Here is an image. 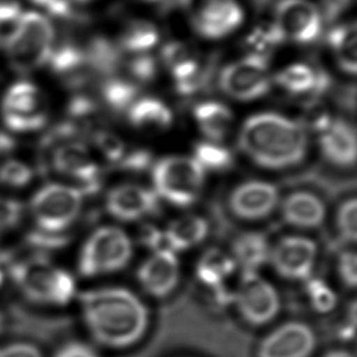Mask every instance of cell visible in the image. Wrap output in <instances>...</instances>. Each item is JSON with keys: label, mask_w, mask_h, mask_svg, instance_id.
I'll return each mask as SVG.
<instances>
[{"label": "cell", "mask_w": 357, "mask_h": 357, "mask_svg": "<svg viewBox=\"0 0 357 357\" xmlns=\"http://www.w3.org/2000/svg\"><path fill=\"white\" fill-rule=\"evenodd\" d=\"M138 241H139V244L148 248L150 250H154L155 252L174 251L169 246L165 232L160 231L159 228L155 227L153 225H144L139 228Z\"/></svg>", "instance_id": "obj_41"}, {"label": "cell", "mask_w": 357, "mask_h": 357, "mask_svg": "<svg viewBox=\"0 0 357 357\" xmlns=\"http://www.w3.org/2000/svg\"><path fill=\"white\" fill-rule=\"evenodd\" d=\"M319 146L329 164L353 169L356 162V132L348 121L334 120L328 130L321 133Z\"/></svg>", "instance_id": "obj_19"}, {"label": "cell", "mask_w": 357, "mask_h": 357, "mask_svg": "<svg viewBox=\"0 0 357 357\" xmlns=\"http://www.w3.org/2000/svg\"><path fill=\"white\" fill-rule=\"evenodd\" d=\"M22 215V204L15 199L0 197V238L19 225Z\"/></svg>", "instance_id": "obj_38"}, {"label": "cell", "mask_w": 357, "mask_h": 357, "mask_svg": "<svg viewBox=\"0 0 357 357\" xmlns=\"http://www.w3.org/2000/svg\"><path fill=\"white\" fill-rule=\"evenodd\" d=\"M143 1H146V3H160L162 0H143Z\"/></svg>", "instance_id": "obj_53"}, {"label": "cell", "mask_w": 357, "mask_h": 357, "mask_svg": "<svg viewBox=\"0 0 357 357\" xmlns=\"http://www.w3.org/2000/svg\"><path fill=\"white\" fill-rule=\"evenodd\" d=\"M340 102L344 107H347L350 112H355L356 107V89L355 86L351 87L344 88L342 93H340Z\"/></svg>", "instance_id": "obj_49"}, {"label": "cell", "mask_w": 357, "mask_h": 357, "mask_svg": "<svg viewBox=\"0 0 357 357\" xmlns=\"http://www.w3.org/2000/svg\"><path fill=\"white\" fill-rule=\"evenodd\" d=\"M165 234L172 250H188L208 237V223L197 215H185L169 223Z\"/></svg>", "instance_id": "obj_27"}, {"label": "cell", "mask_w": 357, "mask_h": 357, "mask_svg": "<svg viewBox=\"0 0 357 357\" xmlns=\"http://www.w3.org/2000/svg\"><path fill=\"white\" fill-rule=\"evenodd\" d=\"M194 119L199 130L210 142L221 143L231 132L233 114L220 102H204L194 107Z\"/></svg>", "instance_id": "obj_22"}, {"label": "cell", "mask_w": 357, "mask_h": 357, "mask_svg": "<svg viewBox=\"0 0 357 357\" xmlns=\"http://www.w3.org/2000/svg\"><path fill=\"white\" fill-rule=\"evenodd\" d=\"M182 8L194 32L208 40L226 38L244 22L238 0H182Z\"/></svg>", "instance_id": "obj_9"}, {"label": "cell", "mask_w": 357, "mask_h": 357, "mask_svg": "<svg viewBox=\"0 0 357 357\" xmlns=\"http://www.w3.org/2000/svg\"><path fill=\"white\" fill-rule=\"evenodd\" d=\"M115 167L123 169V171L135 172V174L144 172L150 167H153V154L150 153L149 150L143 149V148L128 149L125 156Z\"/></svg>", "instance_id": "obj_40"}, {"label": "cell", "mask_w": 357, "mask_h": 357, "mask_svg": "<svg viewBox=\"0 0 357 357\" xmlns=\"http://www.w3.org/2000/svg\"><path fill=\"white\" fill-rule=\"evenodd\" d=\"M275 272L287 280H307L317 259V244L300 236L282 238L270 252Z\"/></svg>", "instance_id": "obj_14"}, {"label": "cell", "mask_w": 357, "mask_h": 357, "mask_svg": "<svg viewBox=\"0 0 357 357\" xmlns=\"http://www.w3.org/2000/svg\"><path fill=\"white\" fill-rule=\"evenodd\" d=\"M273 22L284 40L307 45L321 37L324 19L319 6L311 0H280Z\"/></svg>", "instance_id": "obj_12"}, {"label": "cell", "mask_w": 357, "mask_h": 357, "mask_svg": "<svg viewBox=\"0 0 357 357\" xmlns=\"http://www.w3.org/2000/svg\"><path fill=\"white\" fill-rule=\"evenodd\" d=\"M33 178V169L21 160L8 159L0 162V184L4 187L26 188Z\"/></svg>", "instance_id": "obj_33"}, {"label": "cell", "mask_w": 357, "mask_h": 357, "mask_svg": "<svg viewBox=\"0 0 357 357\" xmlns=\"http://www.w3.org/2000/svg\"><path fill=\"white\" fill-rule=\"evenodd\" d=\"M218 86L226 96L239 102L265 97L271 87L268 56L250 53L222 68Z\"/></svg>", "instance_id": "obj_10"}, {"label": "cell", "mask_w": 357, "mask_h": 357, "mask_svg": "<svg viewBox=\"0 0 357 357\" xmlns=\"http://www.w3.org/2000/svg\"><path fill=\"white\" fill-rule=\"evenodd\" d=\"M137 278L142 288L155 298L171 294L179 280V264L174 251H159L139 266Z\"/></svg>", "instance_id": "obj_17"}, {"label": "cell", "mask_w": 357, "mask_h": 357, "mask_svg": "<svg viewBox=\"0 0 357 357\" xmlns=\"http://www.w3.org/2000/svg\"><path fill=\"white\" fill-rule=\"evenodd\" d=\"M205 169L194 158L167 156L153 166L155 193L177 208L197 203L205 184Z\"/></svg>", "instance_id": "obj_6"}, {"label": "cell", "mask_w": 357, "mask_h": 357, "mask_svg": "<svg viewBox=\"0 0 357 357\" xmlns=\"http://www.w3.org/2000/svg\"><path fill=\"white\" fill-rule=\"evenodd\" d=\"M275 82L294 96H305L307 102L319 100L332 88L333 79L324 68H314L307 63H293L275 76Z\"/></svg>", "instance_id": "obj_18"}, {"label": "cell", "mask_w": 357, "mask_h": 357, "mask_svg": "<svg viewBox=\"0 0 357 357\" xmlns=\"http://www.w3.org/2000/svg\"><path fill=\"white\" fill-rule=\"evenodd\" d=\"M280 211L287 225L304 229L321 227L327 213L324 200L309 190H296L287 195Z\"/></svg>", "instance_id": "obj_20"}, {"label": "cell", "mask_w": 357, "mask_h": 357, "mask_svg": "<svg viewBox=\"0 0 357 357\" xmlns=\"http://www.w3.org/2000/svg\"><path fill=\"white\" fill-rule=\"evenodd\" d=\"M160 56L165 68L174 77V82L190 76L203 63L197 52L181 40H171L164 44Z\"/></svg>", "instance_id": "obj_28"}, {"label": "cell", "mask_w": 357, "mask_h": 357, "mask_svg": "<svg viewBox=\"0 0 357 357\" xmlns=\"http://www.w3.org/2000/svg\"><path fill=\"white\" fill-rule=\"evenodd\" d=\"M338 273L345 287L354 289L357 283V256L355 250H344L339 254Z\"/></svg>", "instance_id": "obj_42"}, {"label": "cell", "mask_w": 357, "mask_h": 357, "mask_svg": "<svg viewBox=\"0 0 357 357\" xmlns=\"http://www.w3.org/2000/svg\"><path fill=\"white\" fill-rule=\"evenodd\" d=\"M160 42L158 27L149 20L130 19L126 21L121 29L117 47L125 53H149Z\"/></svg>", "instance_id": "obj_23"}, {"label": "cell", "mask_w": 357, "mask_h": 357, "mask_svg": "<svg viewBox=\"0 0 357 357\" xmlns=\"http://www.w3.org/2000/svg\"><path fill=\"white\" fill-rule=\"evenodd\" d=\"M0 357H43V353L34 344L17 342L1 345Z\"/></svg>", "instance_id": "obj_44"}, {"label": "cell", "mask_w": 357, "mask_h": 357, "mask_svg": "<svg viewBox=\"0 0 357 357\" xmlns=\"http://www.w3.org/2000/svg\"><path fill=\"white\" fill-rule=\"evenodd\" d=\"M107 213L120 221L132 222L160 213L159 197L150 189L122 184L112 189L105 202Z\"/></svg>", "instance_id": "obj_16"}, {"label": "cell", "mask_w": 357, "mask_h": 357, "mask_svg": "<svg viewBox=\"0 0 357 357\" xmlns=\"http://www.w3.org/2000/svg\"><path fill=\"white\" fill-rule=\"evenodd\" d=\"M14 139L6 133L0 132V162L4 161V160H1V158H5L6 155L9 154L10 151L14 149Z\"/></svg>", "instance_id": "obj_50"}, {"label": "cell", "mask_w": 357, "mask_h": 357, "mask_svg": "<svg viewBox=\"0 0 357 357\" xmlns=\"http://www.w3.org/2000/svg\"><path fill=\"white\" fill-rule=\"evenodd\" d=\"M324 357H355L353 354L347 350H332L326 354Z\"/></svg>", "instance_id": "obj_51"}, {"label": "cell", "mask_w": 357, "mask_h": 357, "mask_svg": "<svg viewBox=\"0 0 357 357\" xmlns=\"http://www.w3.org/2000/svg\"><path fill=\"white\" fill-rule=\"evenodd\" d=\"M1 327H3V316L0 314V329H1Z\"/></svg>", "instance_id": "obj_54"}, {"label": "cell", "mask_w": 357, "mask_h": 357, "mask_svg": "<svg viewBox=\"0 0 357 357\" xmlns=\"http://www.w3.org/2000/svg\"><path fill=\"white\" fill-rule=\"evenodd\" d=\"M237 268V262L227 252L211 248L204 252L197 265V278L200 284L208 289H218L232 277Z\"/></svg>", "instance_id": "obj_24"}, {"label": "cell", "mask_w": 357, "mask_h": 357, "mask_svg": "<svg viewBox=\"0 0 357 357\" xmlns=\"http://www.w3.org/2000/svg\"><path fill=\"white\" fill-rule=\"evenodd\" d=\"M138 93V84H135L132 79L117 76L104 78L100 86V96L105 107L116 114L128 110L137 100Z\"/></svg>", "instance_id": "obj_29"}, {"label": "cell", "mask_w": 357, "mask_h": 357, "mask_svg": "<svg viewBox=\"0 0 357 357\" xmlns=\"http://www.w3.org/2000/svg\"><path fill=\"white\" fill-rule=\"evenodd\" d=\"M357 203L356 198L344 200L338 206L335 226L338 236L345 243H355L357 239Z\"/></svg>", "instance_id": "obj_34"}, {"label": "cell", "mask_w": 357, "mask_h": 357, "mask_svg": "<svg viewBox=\"0 0 357 357\" xmlns=\"http://www.w3.org/2000/svg\"><path fill=\"white\" fill-rule=\"evenodd\" d=\"M280 200V192L275 184L265 181H246L233 189L228 206L231 213L246 222H255L268 218Z\"/></svg>", "instance_id": "obj_13"}, {"label": "cell", "mask_w": 357, "mask_h": 357, "mask_svg": "<svg viewBox=\"0 0 357 357\" xmlns=\"http://www.w3.org/2000/svg\"><path fill=\"white\" fill-rule=\"evenodd\" d=\"M83 319L94 339L109 348H127L143 338L149 326L145 305L125 288L88 290L79 295Z\"/></svg>", "instance_id": "obj_1"}, {"label": "cell", "mask_w": 357, "mask_h": 357, "mask_svg": "<svg viewBox=\"0 0 357 357\" xmlns=\"http://www.w3.org/2000/svg\"><path fill=\"white\" fill-rule=\"evenodd\" d=\"M316 348V335L309 326L288 322L261 342L257 357H310Z\"/></svg>", "instance_id": "obj_15"}, {"label": "cell", "mask_w": 357, "mask_h": 357, "mask_svg": "<svg viewBox=\"0 0 357 357\" xmlns=\"http://www.w3.org/2000/svg\"><path fill=\"white\" fill-rule=\"evenodd\" d=\"M10 280L31 303L44 306H65L76 295L73 275L54 265L47 256L15 259L9 271Z\"/></svg>", "instance_id": "obj_3"}, {"label": "cell", "mask_w": 357, "mask_h": 357, "mask_svg": "<svg viewBox=\"0 0 357 357\" xmlns=\"http://www.w3.org/2000/svg\"><path fill=\"white\" fill-rule=\"evenodd\" d=\"M233 259L244 271L256 272L270 259V245L264 233H241L232 244Z\"/></svg>", "instance_id": "obj_26"}, {"label": "cell", "mask_w": 357, "mask_h": 357, "mask_svg": "<svg viewBox=\"0 0 357 357\" xmlns=\"http://www.w3.org/2000/svg\"><path fill=\"white\" fill-rule=\"evenodd\" d=\"M283 42L284 38L273 21L257 24L246 38V43L252 50L251 53L266 56H268V52Z\"/></svg>", "instance_id": "obj_31"}, {"label": "cell", "mask_w": 357, "mask_h": 357, "mask_svg": "<svg viewBox=\"0 0 357 357\" xmlns=\"http://www.w3.org/2000/svg\"><path fill=\"white\" fill-rule=\"evenodd\" d=\"M130 259L132 243L121 228H98L83 245L78 271L83 277L110 275L125 268Z\"/></svg>", "instance_id": "obj_7"}, {"label": "cell", "mask_w": 357, "mask_h": 357, "mask_svg": "<svg viewBox=\"0 0 357 357\" xmlns=\"http://www.w3.org/2000/svg\"><path fill=\"white\" fill-rule=\"evenodd\" d=\"M56 31L44 15L29 11L19 16L14 29L5 39V54L10 68L29 75L49 63Z\"/></svg>", "instance_id": "obj_4"}, {"label": "cell", "mask_w": 357, "mask_h": 357, "mask_svg": "<svg viewBox=\"0 0 357 357\" xmlns=\"http://www.w3.org/2000/svg\"><path fill=\"white\" fill-rule=\"evenodd\" d=\"M21 15L20 0H0V24L16 21Z\"/></svg>", "instance_id": "obj_48"}, {"label": "cell", "mask_w": 357, "mask_h": 357, "mask_svg": "<svg viewBox=\"0 0 357 357\" xmlns=\"http://www.w3.org/2000/svg\"><path fill=\"white\" fill-rule=\"evenodd\" d=\"M213 75H215L213 60L208 63H202L200 68L195 73H192L188 77L174 82L176 92L178 93L181 97L188 98L197 96L210 87V84L213 82Z\"/></svg>", "instance_id": "obj_32"}, {"label": "cell", "mask_w": 357, "mask_h": 357, "mask_svg": "<svg viewBox=\"0 0 357 357\" xmlns=\"http://www.w3.org/2000/svg\"><path fill=\"white\" fill-rule=\"evenodd\" d=\"M354 0H319V9L324 22L332 24L348 11Z\"/></svg>", "instance_id": "obj_43"}, {"label": "cell", "mask_w": 357, "mask_h": 357, "mask_svg": "<svg viewBox=\"0 0 357 357\" xmlns=\"http://www.w3.org/2000/svg\"><path fill=\"white\" fill-rule=\"evenodd\" d=\"M306 105L307 107L305 110L304 121L301 122L305 130H311L319 133H324V130H328L329 126L333 122L328 110L321 105L319 100L306 102Z\"/></svg>", "instance_id": "obj_39"}, {"label": "cell", "mask_w": 357, "mask_h": 357, "mask_svg": "<svg viewBox=\"0 0 357 357\" xmlns=\"http://www.w3.org/2000/svg\"><path fill=\"white\" fill-rule=\"evenodd\" d=\"M327 43L334 58L348 75L357 71V26L355 21L334 26L327 36Z\"/></svg>", "instance_id": "obj_25"}, {"label": "cell", "mask_w": 357, "mask_h": 357, "mask_svg": "<svg viewBox=\"0 0 357 357\" xmlns=\"http://www.w3.org/2000/svg\"><path fill=\"white\" fill-rule=\"evenodd\" d=\"M84 193L75 185L49 183L38 189L29 211L39 232L65 234L82 213Z\"/></svg>", "instance_id": "obj_5"}, {"label": "cell", "mask_w": 357, "mask_h": 357, "mask_svg": "<svg viewBox=\"0 0 357 357\" xmlns=\"http://www.w3.org/2000/svg\"><path fill=\"white\" fill-rule=\"evenodd\" d=\"M73 1H76L78 4H87V3L93 1V0H73Z\"/></svg>", "instance_id": "obj_52"}, {"label": "cell", "mask_w": 357, "mask_h": 357, "mask_svg": "<svg viewBox=\"0 0 357 357\" xmlns=\"http://www.w3.org/2000/svg\"><path fill=\"white\" fill-rule=\"evenodd\" d=\"M194 159L204 169L223 172L231 169L234 165V155L226 146L213 142H199L194 145Z\"/></svg>", "instance_id": "obj_30"}, {"label": "cell", "mask_w": 357, "mask_h": 357, "mask_svg": "<svg viewBox=\"0 0 357 357\" xmlns=\"http://www.w3.org/2000/svg\"><path fill=\"white\" fill-rule=\"evenodd\" d=\"M238 145L257 166L284 169L304 161L309 140L301 122L275 112H261L243 123Z\"/></svg>", "instance_id": "obj_2"}, {"label": "cell", "mask_w": 357, "mask_h": 357, "mask_svg": "<svg viewBox=\"0 0 357 357\" xmlns=\"http://www.w3.org/2000/svg\"><path fill=\"white\" fill-rule=\"evenodd\" d=\"M93 142L112 166H116L128 150L125 142L119 135L107 130H94Z\"/></svg>", "instance_id": "obj_36"}, {"label": "cell", "mask_w": 357, "mask_h": 357, "mask_svg": "<svg viewBox=\"0 0 357 357\" xmlns=\"http://www.w3.org/2000/svg\"><path fill=\"white\" fill-rule=\"evenodd\" d=\"M32 1L58 19L70 20L73 16V10L68 0H32Z\"/></svg>", "instance_id": "obj_45"}, {"label": "cell", "mask_w": 357, "mask_h": 357, "mask_svg": "<svg viewBox=\"0 0 357 357\" xmlns=\"http://www.w3.org/2000/svg\"><path fill=\"white\" fill-rule=\"evenodd\" d=\"M0 110L5 127L16 133L36 132L48 123V100L40 88L29 81H19L10 86Z\"/></svg>", "instance_id": "obj_8"}, {"label": "cell", "mask_w": 357, "mask_h": 357, "mask_svg": "<svg viewBox=\"0 0 357 357\" xmlns=\"http://www.w3.org/2000/svg\"><path fill=\"white\" fill-rule=\"evenodd\" d=\"M234 303L241 317L252 326H264L273 321L280 309L275 287L252 271L243 272Z\"/></svg>", "instance_id": "obj_11"}, {"label": "cell", "mask_w": 357, "mask_h": 357, "mask_svg": "<svg viewBox=\"0 0 357 357\" xmlns=\"http://www.w3.org/2000/svg\"><path fill=\"white\" fill-rule=\"evenodd\" d=\"M348 316L339 328V337L343 340H351L355 337L356 331V303L353 301L349 305Z\"/></svg>", "instance_id": "obj_47"}, {"label": "cell", "mask_w": 357, "mask_h": 357, "mask_svg": "<svg viewBox=\"0 0 357 357\" xmlns=\"http://www.w3.org/2000/svg\"><path fill=\"white\" fill-rule=\"evenodd\" d=\"M310 305L319 314H328L337 306V295L324 280L314 278L310 280L305 287Z\"/></svg>", "instance_id": "obj_35"}, {"label": "cell", "mask_w": 357, "mask_h": 357, "mask_svg": "<svg viewBox=\"0 0 357 357\" xmlns=\"http://www.w3.org/2000/svg\"><path fill=\"white\" fill-rule=\"evenodd\" d=\"M54 357H99L87 344L71 342L59 349Z\"/></svg>", "instance_id": "obj_46"}, {"label": "cell", "mask_w": 357, "mask_h": 357, "mask_svg": "<svg viewBox=\"0 0 357 357\" xmlns=\"http://www.w3.org/2000/svg\"><path fill=\"white\" fill-rule=\"evenodd\" d=\"M127 71L135 84H148L158 77L159 65L156 59L149 53L138 54L133 55V58L127 63Z\"/></svg>", "instance_id": "obj_37"}, {"label": "cell", "mask_w": 357, "mask_h": 357, "mask_svg": "<svg viewBox=\"0 0 357 357\" xmlns=\"http://www.w3.org/2000/svg\"><path fill=\"white\" fill-rule=\"evenodd\" d=\"M127 112L130 126L145 135H160L174 122L171 109L158 98L138 99Z\"/></svg>", "instance_id": "obj_21"}]
</instances>
